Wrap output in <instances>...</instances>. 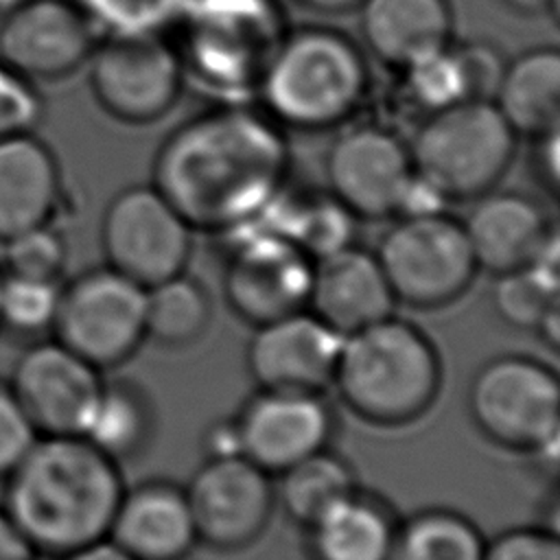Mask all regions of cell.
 Returning a JSON list of instances; mask_svg holds the SVG:
<instances>
[{
  "label": "cell",
  "mask_w": 560,
  "mask_h": 560,
  "mask_svg": "<svg viewBox=\"0 0 560 560\" xmlns=\"http://www.w3.org/2000/svg\"><path fill=\"white\" fill-rule=\"evenodd\" d=\"M466 407L470 422L490 444L556 462L560 378L547 361L532 354L488 359L468 383Z\"/></svg>",
  "instance_id": "obj_7"
},
{
  "label": "cell",
  "mask_w": 560,
  "mask_h": 560,
  "mask_svg": "<svg viewBox=\"0 0 560 560\" xmlns=\"http://www.w3.org/2000/svg\"><path fill=\"white\" fill-rule=\"evenodd\" d=\"M88 68L98 107L125 125L162 120L179 103L186 83L179 52L162 33L105 35Z\"/></svg>",
  "instance_id": "obj_11"
},
{
  "label": "cell",
  "mask_w": 560,
  "mask_h": 560,
  "mask_svg": "<svg viewBox=\"0 0 560 560\" xmlns=\"http://www.w3.org/2000/svg\"><path fill=\"white\" fill-rule=\"evenodd\" d=\"M462 92L466 101H492L505 70V59L488 42L451 44Z\"/></svg>",
  "instance_id": "obj_35"
},
{
  "label": "cell",
  "mask_w": 560,
  "mask_h": 560,
  "mask_svg": "<svg viewBox=\"0 0 560 560\" xmlns=\"http://www.w3.org/2000/svg\"><path fill=\"white\" fill-rule=\"evenodd\" d=\"M61 282L31 280L2 273L0 330L24 339H44L52 332Z\"/></svg>",
  "instance_id": "obj_31"
},
{
  "label": "cell",
  "mask_w": 560,
  "mask_h": 560,
  "mask_svg": "<svg viewBox=\"0 0 560 560\" xmlns=\"http://www.w3.org/2000/svg\"><path fill=\"white\" fill-rule=\"evenodd\" d=\"M11 2H15V0H0V9H4V7L11 4Z\"/></svg>",
  "instance_id": "obj_44"
},
{
  "label": "cell",
  "mask_w": 560,
  "mask_h": 560,
  "mask_svg": "<svg viewBox=\"0 0 560 560\" xmlns=\"http://www.w3.org/2000/svg\"><path fill=\"white\" fill-rule=\"evenodd\" d=\"M98 39L74 0H15L0 15V59L33 83L74 74Z\"/></svg>",
  "instance_id": "obj_15"
},
{
  "label": "cell",
  "mask_w": 560,
  "mask_h": 560,
  "mask_svg": "<svg viewBox=\"0 0 560 560\" xmlns=\"http://www.w3.org/2000/svg\"><path fill=\"white\" fill-rule=\"evenodd\" d=\"M57 560H133L129 553H125L118 545H114L109 538H103L98 542H92L88 547H81L68 556H61Z\"/></svg>",
  "instance_id": "obj_41"
},
{
  "label": "cell",
  "mask_w": 560,
  "mask_h": 560,
  "mask_svg": "<svg viewBox=\"0 0 560 560\" xmlns=\"http://www.w3.org/2000/svg\"><path fill=\"white\" fill-rule=\"evenodd\" d=\"M518 136L492 101H459L429 112L409 142L416 175L446 203L497 188L516 155Z\"/></svg>",
  "instance_id": "obj_6"
},
{
  "label": "cell",
  "mask_w": 560,
  "mask_h": 560,
  "mask_svg": "<svg viewBox=\"0 0 560 560\" xmlns=\"http://www.w3.org/2000/svg\"><path fill=\"white\" fill-rule=\"evenodd\" d=\"M492 103L516 136L540 138L558 129L560 52L536 46L505 63Z\"/></svg>",
  "instance_id": "obj_25"
},
{
  "label": "cell",
  "mask_w": 560,
  "mask_h": 560,
  "mask_svg": "<svg viewBox=\"0 0 560 560\" xmlns=\"http://www.w3.org/2000/svg\"><path fill=\"white\" fill-rule=\"evenodd\" d=\"M184 490L197 542L217 553L249 549L276 512L273 475L243 455L208 457Z\"/></svg>",
  "instance_id": "obj_14"
},
{
  "label": "cell",
  "mask_w": 560,
  "mask_h": 560,
  "mask_svg": "<svg viewBox=\"0 0 560 560\" xmlns=\"http://www.w3.org/2000/svg\"><path fill=\"white\" fill-rule=\"evenodd\" d=\"M125 486L120 464L83 435H39L4 477L2 510L37 556L57 560L107 538Z\"/></svg>",
  "instance_id": "obj_2"
},
{
  "label": "cell",
  "mask_w": 560,
  "mask_h": 560,
  "mask_svg": "<svg viewBox=\"0 0 560 560\" xmlns=\"http://www.w3.org/2000/svg\"><path fill=\"white\" fill-rule=\"evenodd\" d=\"M175 24L184 72L225 98L256 94L289 33L280 0H186Z\"/></svg>",
  "instance_id": "obj_5"
},
{
  "label": "cell",
  "mask_w": 560,
  "mask_h": 560,
  "mask_svg": "<svg viewBox=\"0 0 560 560\" xmlns=\"http://www.w3.org/2000/svg\"><path fill=\"white\" fill-rule=\"evenodd\" d=\"M510 9L518 11V13H547L556 9V0H503Z\"/></svg>",
  "instance_id": "obj_43"
},
{
  "label": "cell",
  "mask_w": 560,
  "mask_h": 560,
  "mask_svg": "<svg viewBox=\"0 0 560 560\" xmlns=\"http://www.w3.org/2000/svg\"><path fill=\"white\" fill-rule=\"evenodd\" d=\"M396 525L381 497L357 488L304 532L313 560H387Z\"/></svg>",
  "instance_id": "obj_24"
},
{
  "label": "cell",
  "mask_w": 560,
  "mask_h": 560,
  "mask_svg": "<svg viewBox=\"0 0 560 560\" xmlns=\"http://www.w3.org/2000/svg\"><path fill=\"white\" fill-rule=\"evenodd\" d=\"M492 278L494 315L512 330L534 332L556 350L560 341V254Z\"/></svg>",
  "instance_id": "obj_26"
},
{
  "label": "cell",
  "mask_w": 560,
  "mask_h": 560,
  "mask_svg": "<svg viewBox=\"0 0 560 560\" xmlns=\"http://www.w3.org/2000/svg\"><path fill=\"white\" fill-rule=\"evenodd\" d=\"M328 195L354 219L392 221L416 182L409 142L374 122L341 131L324 158Z\"/></svg>",
  "instance_id": "obj_13"
},
{
  "label": "cell",
  "mask_w": 560,
  "mask_h": 560,
  "mask_svg": "<svg viewBox=\"0 0 560 560\" xmlns=\"http://www.w3.org/2000/svg\"><path fill=\"white\" fill-rule=\"evenodd\" d=\"M155 407L147 389L131 378L105 381L83 438L114 462L144 455L155 435Z\"/></svg>",
  "instance_id": "obj_27"
},
{
  "label": "cell",
  "mask_w": 560,
  "mask_h": 560,
  "mask_svg": "<svg viewBox=\"0 0 560 560\" xmlns=\"http://www.w3.org/2000/svg\"><path fill=\"white\" fill-rule=\"evenodd\" d=\"M0 284H2V269H0Z\"/></svg>",
  "instance_id": "obj_45"
},
{
  "label": "cell",
  "mask_w": 560,
  "mask_h": 560,
  "mask_svg": "<svg viewBox=\"0 0 560 560\" xmlns=\"http://www.w3.org/2000/svg\"><path fill=\"white\" fill-rule=\"evenodd\" d=\"M374 254L396 304L416 311L455 304L479 273L462 221L446 210L392 219Z\"/></svg>",
  "instance_id": "obj_8"
},
{
  "label": "cell",
  "mask_w": 560,
  "mask_h": 560,
  "mask_svg": "<svg viewBox=\"0 0 560 560\" xmlns=\"http://www.w3.org/2000/svg\"><path fill=\"white\" fill-rule=\"evenodd\" d=\"M212 322V298L206 284L179 271L166 280L147 287L144 335L168 350H182L197 343Z\"/></svg>",
  "instance_id": "obj_29"
},
{
  "label": "cell",
  "mask_w": 560,
  "mask_h": 560,
  "mask_svg": "<svg viewBox=\"0 0 560 560\" xmlns=\"http://www.w3.org/2000/svg\"><path fill=\"white\" fill-rule=\"evenodd\" d=\"M221 238L223 300L241 322L254 328L308 306L313 258L291 238L258 219Z\"/></svg>",
  "instance_id": "obj_10"
},
{
  "label": "cell",
  "mask_w": 560,
  "mask_h": 560,
  "mask_svg": "<svg viewBox=\"0 0 560 560\" xmlns=\"http://www.w3.org/2000/svg\"><path fill=\"white\" fill-rule=\"evenodd\" d=\"M481 560H560V538L547 525H521L486 540Z\"/></svg>",
  "instance_id": "obj_36"
},
{
  "label": "cell",
  "mask_w": 560,
  "mask_h": 560,
  "mask_svg": "<svg viewBox=\"0 0 560 560\" xmlns=\"http://www.w3.org/2000/svg\"><path fill=\"white\" fill-rule=\"evenodd\" d=\"M63 203L61 166L35 133L0 140V243L55 223Z\"/></svg>",
  "instance_id": "obj_23"
},
{
  "label": "cell",
  "mask_w": 560,
  "mask_h": 560,
  "mask_svg": "<svg viewBox=\"0 0 560 560\" xmlns=\"http://www.w3.org/2000/svg\"><path fill=\"white\" fill-rule=\"evenodd\" d=\"M357 488L361 486L350 459L332 446L300 459L273 477L276 510L302 529Z\"/></svg>",
  "instance_id": "obj_28"
},
{
  "label": "cell",
  "mask_w": 560,
  "mask_h": 560,
  "mask_svg": "<svg viewBox=\"0 0 560 560\" xmlns=\"http://www.w3.org/2000/svg\"><path fill=\"white\" fill-rule=\"evenodd\" d=\"M192 234L153 184L118 190L101 219L105 265L144 289L188 269Z\"/></svg>",
  "instance_id": "obj_12"
},
{
  "label": "cell",
  "mask_w": 560,
  "mask_h": 560,
  "mask_svg": "<svg viewBox=\"0 0 560 560\" xmlns=\"http://www.w3.org/2000/svg\"><path fill=\"white\" fill-rule=\"evenodd\" d=\"M44 118V98L37 83L0 59V140L35 133Z\"/></svg>",
  "instance_id": "obj_34"
},
{
  "label": "cell",
  "mask_w": 560,
  "mask_h": 560,
  "mask_svg": "<svg viewBox=\"0 0 560 560\" xmlns=\"http://www.w3.org/2000/svg\"><path fill=\"white\" fill-rule=\"evenodd\" d=\"M343 335L308 308L254 326L245 368L260 389L326 392L332 385Z\"/></svg>",
  "instance_id": "obj_18"
},
{
  "label": "cell",
  "mask_w": 560,
  "mask_h": 560,
  "mask_svg": "<svg viewBox=\"0 0 560 560\" xmlns=\"http://www.w3.org/2000/svg\"><path fill=\"white\" fill-rule=\"evenodd\" d=\"M201 446L208 457H232L241 453V435L234 416L214 420L201 435Z\"/></svg>",
  "instance_id": "obj_38"
},
{
  "label": "cell",
  "mask_w": 560,
  "mask_h": 560,
  "mask_svg": "<svg viewBox=\"0 0 560 560\" xmlns=\"http://www.w3.org/2000/svg\"><path fill=\"white\" fill-rule=\"evenodd\" d=\"M241 453L269 475L332 444L337 418L322 392L256 389L234 413Z\"/></svg>",
  "instance_id": "obj_17"
},
{
  "label": "cell",
  "mask_w": 560,
  "mask_h": 560,
  "mask_svg": "<svg viewBox=\"0 0 560 560\" xmlns=\"http://www.w3.org/2000/svg\"><path fill=\"white\" fill-rule=\"evenodd\" d=\"M365 50L337 28L302 26L284 35L256 94L280 127L324 131L346 122L365 101Z\"/></svg>",
  "instance_id": "obj_4"
},
{
  "label": "cell",
  "mask_w": 560,
  "mask_h": 560,
  "mask_svg": "<svg viewBox=\"0 0 560 560\" xmlns=\"http://www.w3.org/2000/svg\"><path fill=\"white\" fill-rule=\"evenodd\" d=\"M359 13L365 50L398 72L453 44L448 0H363Z\"/></svg>",
  "instance_id": "obj_22"
},
{
  "label": "cell",
  "mask_w": 560,
  "mask_h": 560,
  "mask_svg": "<svg viewBox=\"0 0 560 560\" xmlns=\"http://www.w3.org/2000/svg\"><path fill=\"white\" fill-rule=\"evenodd\" d=\"M103 383V370L55 337L35 339L9 381L39 435H81Z\"/></svg>",
  "instance_id": "obj_16"
},
{
  "label": "cell",
  "mask_w": 560,
  "mask_h": 560,
  "mask_svg": "<svg viewBox=\"0 0 560 560\" xmlns=\"http://www.w3.org/2000/svg\"><path fill=\"white\" fill-rule=\"evenodd\" d=\"M282 127L265 112L225 103L177 125L153 158L151 184L197 232L217 236L256 219L287 188Z\"/></svg>",
  "instance_id": "obj_1"
},
{
  "label": "cell",
  "mask_w": 560,
  "mask_h": 560,
  "mask_svg": "<svg viewBox=\"0 0 560 560\" xmlns=\"http://www.w3.org/2000/svg\"><path fill=\"white\" fill-rule=\"evenodd\" d=\"M536 173L542 179V186H547L551 192H556L560 182V162H558V129L536 138Z\"/></svg>",
  "instance_id": "obj_40"
},
{
  "label": "cell",
  "mask_w": 560,
  "mask_h": 560,
  "mask_svg": "<svg viewBox=\"0 0 560 560\" xmlns=\"http://www.w3.org/2000/svg\"><path fill=\"white\" fill-rule=\"evenodd\" d=\"M486 536L453 508H424L398 518L387 560H481Z\"/></svg>",
  "instance_id": "obj_30"
},
{
  "label": "cell",
  "mask_w": 560,
  "mask_h": 560,
  "mask_svg": "<svg viewBox=\"0 0 560 560\" xmlns=\"http://www.w3.org/2000/svg\"><path fill=\"white\" fill-rule=\"evenodd\" d=\"M396 306L374 249L350 243L313 260L306 308L339 335L381 322Z\"/></svg>",
  "instance_id": "obj_20"
},
{
  "label": "cell",
  "mask_w": 560,
  "mask_h": 560,
  "mask_svg": "<svg viewBox=\"0 0 560 560\" xmlns=\"http://www.w3.org/2000/svg\"><path fill=\"white\" fill-rule=\"evenodd\" d=\"M462 219L479 271L505 273L536 262L558 241L547 210L518 190H488Z\"/></svg>",
  "instance_id": "obj_19"
},
{
  "label": "cell",
  "mask_w": 560,
  "mask_h": 560,
  "mask_svg": "<svg viewBox=\"0 0 560 560\" xmlns=\"http://www.w3.org/2000/svg\"><path fill=\"white\" fill-rule=\"evenodd\" d=\"M298 2L319 13H348L359 9L363 0H298Z\"/></svg>",
  "instance_id": "obj_42"
},
{
  "label": "cell",
  "mask_w": 560,
  "mask_h": 560,
  "mask_svg": "<svg viewBox=\"0 0 560 560\" xmlns=\"http://www.w3.org/2000/svg\"><path fill=\"white\" fill-rule=\"evenodd\" d=\"M39 438L9 381H0V479H4Z\"/></svg>",
  "instance_id": "obj_37"
},
{
  "label": "cell",
  "mask_w": 560,
  "mask_h": 560,
  "mask_svg": "<svg viewBox=\"0 0 560 560\" xmlns=\"http://www.w3.org/2000/svg\"><path fill=\"white\" fill-rule=\"evenodd\" d=\"M0 269L7 276L61 282L68 265V243L55 223L37 225L0 243Z\"/></svg>",
  "instance_id": "obj_32"
},
{
  "label": "cell",
  "mask_w": 560,
  "mask_h": 560,
  "mask_svg": "<svg viewBox=\"0 0 560 560\" xmlns=\"http://www.w3.org/2000/svg\"><path fill=\"white\" fill-rule=\"evenodd\" d=\"M147 289L101 265L61 282L52 337L98 370L129 361L147 341Z\"/></svg>",
  "instance_id": "obj_9"
},
{
  "label": "cell",
  "mask_w": 560,
  "mask_h": 560,
  "mask_svg": "<svg viewBox=\"0 0 560 560\" xmlns=\"http://www.w3.org/2000/svg\"><path fill=\"white\" fill-rule=\"evenodd\" d=\"M0 560H39L37 551L22 536L15 523L0 505Z\"/></svg>",
  "instance_id": "obj_39"
},
{
  "label": "cell",
  "mask_w": 560,
  "mask_h": 560,
  "mask_svg": "<svg viewBox=\"0 0 560 560\" xmlns=\"http://www.w3.org/2000/svg\"><path fill=\"white\" fill-rule=\"evenodd\" d=\"M107 538L133 560H186L199 542L184 486L168 479L125 486Z\"/></svg>",
  "instance_id": "obj_21"
},
{
  "label": "cell",
  "mask_w": 560,
  "mask_h": 560,
  "mask_svg": "<svg viewBox=\"0 0 560 560\" xmlns=\"http://www.w3.org/2000/svg\"><path fill=\"white\" fill-rule=\"evenodd\" d=\"M442 381V354L433 339L394 313L343 337L330 387L361 422L400 429L433 409Z\"/></svg>",
  "instance_id": "obj_3"
},
{
  "label": "cell",
  "mask_w": 560,
  "mask_h": 560,
  "mask_svg": "<svg viewBox=\"0 0 560 560\" xmlns=\"http://www.w3.org/2000/svg\"><path fill=\"white\" fill-rule=\"evenodd\" d=\"M98 33H162L175 26L186 0H74Z\"/></svg>",
  "instance_id": "obj_33"
}]
</instances>
